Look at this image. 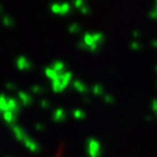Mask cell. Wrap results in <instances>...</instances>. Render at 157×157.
<instances>
[{
  "instance_id": "6da1fadb",
  "label": "cell",
  "mask_w": 157,
  "mask_h": 157,
  "mask_svg": "<svg viewBox=\"0 0 157 157\" xmlns=\"http://www.w3.org/2000/svg\"><path fill=\"white\" fill-rule=\"evenodd\" d=\"M12 131H13L14 136H16L18 140H22V141H24V140L26 139V134H25V131L21 128V126L13 124V126H12Z\"/></svg>"
},
{
  "instance_id": "7a4b0ae2",
  "label": "cell",
  "mask_w": 157,
  "mask_h": 157,
  "mask_svg": "<svg viewBox=\"0 0 157 157\" xmlns=\"http://www.w3.org/2000/svg\"><path fill=\"white\" fill-rule=\"evenodd\" d=\"M3 118H4V121H6L7 123L13 126L14 121H16V118H17V114L16 113H13V111H11V110H8L6 113H3Z\"/></svg>"
},
{
  "instance_id": "3957f363",
  "label": "cell",
  "mask_w": 157,
  "mask_h": 157,
  "mask_svg": "<svg viewBox=\"0 0 157 157\" xmlns=\"http://www.w3.org/2000/svg\"><path fill=\"white\" fill-rule=\"evenodd\" d=\"M17 68L18 70H28V68H30V63H29V60L26 58H24V56H20L17 59Z\"/></svg>"
},
{
  "instance_id": "277c9868",
  "label": "cell",
  "mask_w": 157,
  "mask_h": 157,
  "mask_svg": "<svg viewBox=\"0 0 157 157\" xmlns=\"http://www.w3.org/2000/svg\"><path fill=\"white\" fill-rule=\"evenodd\" d=\"M8 107H9V110L13 111V113H18L20 110V104L17 102V100H14V98H8Z\"/></svg>"
},
{
  "instance_id": "5b68a950",
  "label": "cell",
  "mask_w": 157,
  "mask_h": 157,
  "mask_svg": "<svg viewBox=\"0 0 157 157\" xmlns=\"http://www.w3.org/2000/svg\"><path fill=\"white\" fill-rule=\"evenodd\" d=\"M9 110V107H8V98L6 96H0V111H3V113H6Z\"/></svg>"
},
{
  "instance_id": "8992f818",
  "label": "cell",
  "mask_w": 157,
  "mask_h": 157,
  "mask_svg": "<svg viewBox=\"0 0 157 157\" xmlns=\"http://www.w3.org/2000/svg\"><path fill=\"white\" fill-rule=\"evenodd\" d=\"M18 100L22 102V105H26L28 106L29 104H30V97H29L26 93H24V92H20L18 93Z\"/></svg>"
},
{
  "instance_id": "52a82bcc",
  "label": "cell",
  "mask_w": 157,
  "mask_h": 157,
  "mask_svg": "<svg viewBox=\"0 0 157 157\" xmlns=\"http://www.w3.org/2000/svg\"><path fill=\"white\" fill-rule=\"evenodd\" d=\"M24 144H25V147H26L28 149H30V151H33V152L38 149V148H37V144L34 143L33 140H30V139H29V137H26V139L24 140Z\"/></svg>"
},
{
  "instance_id": "ba28073f",
  "label": "cell",
  "mask_w": 157,
  "mask_h": 157,
  "mask_svg": "<svg viewBox=\"0 0 157 157\" xmlns=\"http://www.w3.org/2000/svg\"><path fill=\"white\" fill-rule=\"evenodd\" d=\"M3 24H4L6 26H12V25H13V20H12V17L4 16V17H3Z\"/></svg>"
},
{
  "instance_id": "9c48e42d",
  "label": "cell",
  "mask_w": 157,
  "mask_h": 157,
  "mask_svg": "<svg viewBox=\"0 0 157 157\" xmlns=\"http://www.w3.org/2000/svg\"><path fill=\"white\" fill-rule=\"evenodd\" d=\"M7 88H8V89H14V84H13V82H8Z\"/></svg>"
}]
</instances>
